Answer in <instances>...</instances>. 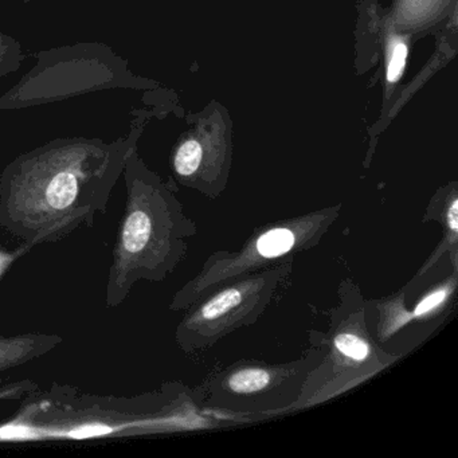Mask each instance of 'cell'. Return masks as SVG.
Here are the masks:
<instances>
[{
	"label": "cell",
	"mask_w": 458,
	"mask_h": 458,
	"mask_svg": "<svg viewBox=\"0 0 458 458\" xmlns=\"http://www.w3.org/2000/svg\"><path fill=\"white\" fill-rule=\"evenodd\" d=\"M122 152L63 144L15 160L0 176V227L28 246L60 242L92 227L125 167Z\"/></svg>",
	"instance_id": "6da1fadb"
},
{
	"label": "cell",
	"mask_w": 458,
	"mask_h": 458,
	"mask_svg": "<svg viewBox=\"0 0 458 458\" xmlns=\"http://www.w3.org/2000/svg\"><path fill=\"white\" fill-rule=\"evenodd\" d=\"M202 394L178 383L132 398L82 395L55 386L49 395L28 404L9 425L2 439H84L133 436L191 428ZM205 407V406H203Z\"/></svg>",
	"instance_id": "7a4b0ae2"
},
{
	"label": "cell",
	"mask_w": 458,
	"mask_h": 458,
	"mask_svg": "<svg viewBox=\"0 0 458 458\" xmlns=\"http://www.w3.org/2000/svg\"><path fill=\"white\" fill-rule=\"evenodd\" d=\"M124 214L112 251L106 305L117 308L140 281L162 283L186 259L198 227L159 178L131 162L125 170Z\"/></svg>",
	"instance_id": "3957f363"
},
{
	"label": "cell",
	"mask_w": 458,
	"mask_h": 458,
	"mask_svg": "<svg viewBox=\"0 0 458 458\" xmlns=\"http://www.w3.org/2000/svg\"><path fill=\"white\" fill-rule=\"evenodd\" d=\"M337 294L339 301L329 310L328 331H310V344L323 347L324 359L308 377L294 410L344 394L401 358L375 342L360 288L345 278L340 283Z\"/></svg>",
	"instance_id": "277c9868"
},
{
	"label": "cell",
	"mask_w": 458,
	"mask_h": 458,
	"mask_svg": "<svg viewBox=\"0 0 458 458\" xmlns=\"http://www.w3.org/2000/svg\"><path fill=\"white\" fill-rule=\"evenodd\" d=\"M342 213V206H329L301 216L269 222L254 230L237 250L211 253L197 276L187 281L173 296L168 310H187L198 300L210 294L219 286L269 269L281 262L293 259L296 254L320 245Z\"/></svg>",
	"instance_id": "5b68a950"
},
{
	"label": "cell",
	"mask_w": 458,
	"mask_h": 458,
	"mask_svg": "<svg viewBox=\"0 0 458 458\" xmlns=\"http://www.w3.org/2000/svg\"><path fill=\"white\" fill-rule=\"evenodd\" d=\"M323 359V347L310 344L302 358L286 363L235 361L206 379L200 387L203 406L243 420L294 411L308 377Z\"/></svg>",
	"instance_id": "8992f818"
},
{
	"label": "cell",
	"mask_w": 458,
	"mask_h": 458,
	"mask_svg": "<svg viewBox=\"0 0 458 458\" xmlns=\"http://www.w3.org/2000/svg\"><path fill=\"white\" fill-rule=\"evenodd\" d=\"M293 259L235 278L186 310L175 342L184 353L205 351L238 329L253 326L267 312L278 288L291 276Z\"/></svg>",
	"instance_id": "52a82bcc"
},
{
	"label": "cell",
	"mask_w": 458,
	"mask_h": 458,
	"mask_svg": "<svg viewBox=\"0 0 458 458\" xmlns=\"http://www.w3.org/2000/svg\"><path fill=\"white\" fill-rule=\"evenodd\" d=\"M423 222L436 221L442 227V241L420 272L430 269L439 259L447 257L453 267H458V198L455 190L446 194L436 195L423 216Z\"/></svg>",
	"instance_id": "ba28073f"
},
{
	"label": "cell",
	"mask_w": 458,
	"mask_h": 458,
	"mask_svg": "<svg viewBox=\"0 0 458 458\" xmlns=\"http://www.w3.org/2000/svg\"><path fill=\"white\" fill-rule=\"evenodd\" d=\"M63 343V337L58 335L44 332H29L14 336L0 335V372L42 358Z\"/></svg>",
	"instance_id": "9c48e42d"
},
{
	"label": "cell",
	"mask_w": 458,
	"mask_h": 458,
	"mask_svg": "<svg viewBox=\"0 0 458 458\" xmlns=\"http://www.w3.org/2000/svg\"><path fill=\"white\" fill-rule=\"evenodd\" d=\"M203 163V148L197 140L190 139L184 141L174 157V170L181 181L187 186L194 187L195 181L199 178Z\"/></svg>",
	"instance_id": "30bf717a"
},
{
	"label": "cell",
	"mask_w": 458,
	"mask_h": 458,
	"mask_svg": "<svg viewBox=\"0 0 458 458\" xmlns=\"http://www.w3.org/2000/svg\"><path fill=\"white\" fill-rule=\"evenodd\" d=\"M407 47L402 39L393 38L388 47L387 81L396 82L406 65Z\"/></svg>",
	"instance_id": "8fae6325"
},
{
	"label": "cell",
	"mask_w": 458,
	"mask_h": 458,
	"mask_svg": "<svg viewBox=\"0 0 458 458\" xmlns=\"http://www.w3.org/2000/svg\"><path fill=\"white\" fill-rule=\"evenodd\" d=\"M21 395H22V387H21V385H15L13 386V387L0 390V399H14Z\"/></svg>",
	"instance_id": "7c38bea8"
}]
</instances>
